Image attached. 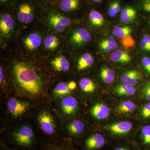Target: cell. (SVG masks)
Here are the masks:
<instances>
[{
	"label": "cell",
	"mask_w": 150,
	"mask_h": 150,
	"mask_svg": "<svg viewBox=\"0 0 150 150\" xmlns=\"http://www.w3.org/2000/svg\"><path fill=\"white\" fill-rule=\"evenodd\" d=\"M13 72L19 86L23 90L33 95L38 94L42 89L41 78L30 65L22 62H16Z\"/></svg>",
	"instance_id": "6da1fadb"
},
{
	"label": "cell",
	"mask_w": 150,
	"mask_h": 150,
	"mask_svg": "<svg viewBox=\"0 0 150 150\" xmlns=\"http://www.w3.org/2000/svg\"><path fill=\"white\" fill-rule=\"evenodd\" d=\"M34 0H20L17 4V18L21 22L29 23L33 21L37 12Z\"/></svg>",
	"instance_id": "7a4b0ae2"
},
{
	"label": "cell",
	"mask_w": 150,
	"mask_h": 150,
	"mask_svg": "<svg viewBox=\"0 0 150 150\" xmlns=\"http://www.w3.org/2000/svg\"><path fill=\"white\" fill-rule=\"evenodd\" d=\"M47 18L50 24L58 32H63L71 22V19L69 18L53 9L48 11Z\"/></svg>",
	"instance_id": "3957f363"
},
{
	"label": "cell",
	"mask_w": 150,
	"mask_h": 150,
	"mask_svg": "<svg viewBox=\"0 0 150 150\" xmlns=\"http://www.w3.org/2000/svg\"><path fill=\"white\" fill-rule=\"evenodd\" d=\"M14 137L18 144L28 147L32 144L34 134L31 128L23 126L14 134Z\"/></svg>",
	"instance_id": "277c9868"
},
{
	"label": "cell",
	"mask_w": 150,
	"mask_h": 150,
	"mask_svg": "<svg viewBox=\"0 0 150 150\" xmlns=\"http://www.w3.org/2000/svg\"><path fill=\"white\" fill-rule=\"evenodd\" d=\"M15 27V22L12 16L8 12H3L1 14L0 31L4 37L10 35Z\"/></svg>",
	"instance_id": "5b68a950"
},
{
	"label": "cell",
	"mask_w": 150,
	"mask_h": 150,
	"mask_svg": "<svg viewBox=\"0 0 150 150\" xmlns=\"http://www.w3.org/2000/svg\"><path fill=\"white\" fill-rule=\"evenodd\" d=\"M8 109L12 115L15 118L20 117L27 111L28 107V103L11 98L8 101Z\"/></svg>",
	"instance_id": "8992f818"
},
{
	"label": "cell",
	"mask_w": 150,
	"mask_h": 150,
	"mask_svg": "<svg viewBox=\"0 0 150 150\" xmlns=\"http://www.w3.org/2000/svg\"><path fill=\"white\" fill-rule=\"evenodd\" d=\"M38 121L40 128L45 133L53 134L55 131L56 124L53 116L46 111H43L38 116Z\"/></svg>",
	"instance_id": "52a82bcc"
},
{
	"label": "cell",
	"mask_w": 150,
	"mask_h": 150,
	"mask_svg": "<svg viewBox=\"0 0 150 150\" xmlns=\"http://www.w3.org/2000/svg\"><path fill=\"white\" fill-rule=\"evenodd\" d=\"M92 35L87 30L83 28H78L75 30L71 36V41L73 45L80 46L89 42Z\"/></svg>",
	"instance_id": "ba28073f"
},
{
	"label": "cell",
	"mask_w": 150,
	"mask_h": 150,
	"mask_svg": "<svg viewBox=\"0 0 150 150\" xmlns=\"http://www.w3.org/2000/svg\"><path fill=\"white\" fill-rule=\"evenodd\" d=\"M57 11L65 13H72L79 9L81 5V0H56Z\"/></svg>",
	"instance_id": "9c48e42d"
},
{
	"label": "cell",
	"mask_w": 150,
	"mask_h": 150,
	"mask_svg": "<svg viewBox=\"0 0 150 150\" xmlns=\"http://www.w3.org/2000/svg\"><path fill=\"white\" fill-rule=\"evenodd\" d=\"M142 73L137 70H132L127 71L121 77V82L124 84L134 86L143 79Z\"/></svg>",
	"instance_id": "30bf717a"
},
{
	"label": "cell",
	"mask_w": 150,
	"mask_h": 150,
	"mask_svg": "<svg viewBox=\"0 0 150 150\" xmlns=\"http://www.w3.org/2000/svg\"><path fill=\"white\" fill-rule=\"evenodd\" d=\"M77 100L72 96L64 98L62 101L61 105L62 111L66 115L74 114L78 108Z\"/></svg>",
	"instance_id": "8fae6325"
},
{
	"label": "cell",
	"mask_w": 150,
	"mask_h": 150,
	"mask_svg": "<svg viewBox=\"0 0 150 150\" xmlns=\"http://www.w3.org/2000/svg\"><path fill=\"white\" fill-rule=\"evenodd\" d=\"M42 39L40 35L33 33L26 36L23 40L25 47L29 51H33L41 45Z\"/></svg>",
	"instance_id": "7c38bea8"
},
{
	"label": "cell",
	"mask_w": 150,
	"mask_h": 150,
	"mask_svg": "<svg viewBox=\"0 0 150 150\" xmlns=\"http://www.w3.org/2000/svg\"><path fill=\"white\" fill-rule=\"evenodd\" d=\"M105 144V140L101 134H96L86 140V146L88 150H94L102 147Z\"/></svg>",
	"instance_id": "4fadbf2b"
},
{
	"label": "cell",
	"mask_w": 150,
	"mask_h": 150,
	"mask_svg": "<svg viewBox=\"0 0 150 150\" xmlns=\"http://www.w3.org/2000/svg\"><path fill=\"white\" fill-rule=\"evenodd\" d=\"M137 16V11L132 7L127 6L121 9L120 19L123 23H131L135 21Z\"/></svg>",
	"instance_id": "5bb4252c"
},
{
	"label": "cell",
	"mask_w": 150,
	"mask_h": 150,
	"mask_svg": "<svg viewBox=\"0 0 150 150\" xmlns=\"http://www.w3.org/2000/svg\"><path fill=\"white\" fill-rule=\"evenodd\" d=\"M91 115L96 119H104L109 115V109L105 105L98 103L95 105L91 110Z\"/></svg>",
	"instance_id": "9a60e30c"
},
{
	"label": "cell",
	"mask_w": 150,
	"mask_h": 150,
	"mask_svg": "<svg viewBox=\"0 0 150 150\" xmlns=\"http://www.w3.org/2000/svg\"><path fill=\"white\" fill-rule=\"evenodd\" d=\"M133 128V124L130 121H123L115 123L109 127L110 131L114 134H124L128 133Z\"/></svg>",
	"instance_id": "2e32d148"
},
{
	"label": "cell",
	"mask_w": 150,
	"mask_h": 150,
	"mask_svg": "<svg viewBox=\"0 0 150 150\" xmlns=\"http://www.w3.org/2000/svg\"><path fill=\"white\" fill-rule=\"evenodd\" d=\"M110 58L112 62L121 64L129 63L132 59L128 52L121 49H118L113 51L111 54Z\"/></svg>",
	"instance_id": "e0dca14e"
},
{
	"label": "cell",
	"mask_w": 150,
	"mask_h": 150,
	"mask_svg": "<svg viewBox=\"0 0 150 150\" xmlns=\"http://www.w3.org/2000/svg\"><path fill=\"white\" fill-rule=\"evenodd\" d=\"M51 64L54 69L58 71H67L70 69L69 62L63 56L56 57L51 61Z\"/></svg>",
	"instance_id": "ac0fdd59"
},
{
	"label": "cell",
	"mask_w": 150,
	"mask_h": 150,
	"mask_svg": "<svg viewBox=\"0 0 150 150\" xmlns=\"http://www.w3.org/2000/svg\"><path fill=\"white\" fill-rule=\"evenodd\" d=\"M88 18L90 22L94 26L98 27H101L104 24V18L98 11L95 10L90 11L88 14Z\"/></svg>",
	"instance_id": "d6986e66"
},
{
	"label": "cell",
	"mask_w": 150,
	"mask_h": 150,
	"mask_svg": "<svg viewBox=\"0 0 150 150\" xmlns=\"http://www.w3.org/2000/svg\"><path fill=\"white\" fill-rule=\"evenodd\" d=\"M93 57L91 54L86 53L81 56L78 62L77 69L79 71L85 69L93 65Z\"/></svg>",
	"instance_id": "ffe728a7"
},
{
	"label": "cell",
	"mask_w": 150,
	"mask_h": 150,
	"mask_svg": "<svg viewBox=\"0 0 150 150\" xmlns=\"http://www.w3.org/2000/svg\"><path fill=\"white\" fill-rule=\"evenodd\" d=\"M115 93L119 96H132L135 93L136 89L134 86L126 84L118 85L114 88Z\"/></svg>",
	"instance_id": "44dd1931"
},
{
	"label": "cell",
	"mask_w": 150,
	"mask_h": 150,
	"mask_svg": "<svg viewBox=\"0 0 150 150\" xmlns=\"http://www.w3.org/2000/svg\"><path fill=\"white\" fill-rule=\"evenodd\" d=\"M115 73L113 70L107 67H103L100 71L101 79L106 83H111L115 79Z\"/></svg>",
	"instance_id": "7402d4cb"
},
{
	"label": "cell",
	"mask_w": 150,
	"mask_h": 150,
	"mask_svg": "<svg viewBox=\"0 0 150 150\" xmlns=\"http://www.w3.org/2000/svg\"><path fill=\"white\" fill-rule=\"evenodd\" d=\"M83 123L80 120H76L67 126L68 131L70 134L76 135L83 133L84 130Z\"/></svg>",
	"instance_id": "603a6c76"
},
{
	"label": "cell",
	"mask_w": 150,
	"mask_h": 150,
	"mask_svg": "<svg viewBox=\"0 0 150 150\" xmlns=\"http://www.w3.org/2000/svg\"><path fill=\"white\" fill-rule=\"evenodd\" d=\"M136 104L131 100H126L121 102L117 107V110L121 113H131L136 110Z\"/></svg>",
	"instance_id": "cb8c5ba5"
},
{
	"label": "cell",
	"mask_w": 150,
	"mask_h": 150,
	"mask_svg": "<svg viewBox=\"0 0 150 150\" xmlns=\"http://www.w3.org/2000/svg\"><path fill=\"white\" fill-rule=\"evenodd\" d=\"M80 87L84 92L93 93L95 91L96 85L93 81L88 78H84L80 81Z\"/></svg>",
	"instance_id": "d4e9b609"
},
{
	"label": "cell",
	"mask_w": 150,
	"mask_h": 150,
	"mask_svg": "<svg viewBox=\"0 0 150 150\" xmlns=\"http://www.w3.org/2000/svg\"><path fill=\"white\" fill-rule=\"evenodd\" d=\"M132 32V29L129 26H116L113 28V35L118 38H123L129 35Z\"/></svg>",
	"instance_id": "484cf974"
},
{
	"label": "cell",
	"mask_w": 150,
	"mask_h": 150,
	"mask_svg": "<svg viewBox=\"0 0 150 150\" xmlns=\"http://www.w3.org/2000/svg\"><path fill=\"white\" fill-rule=\"evenodd\" d=\"M59 41L58 38L53 35H48L43 41V45L46 49L48 50H55L59 47Z\"/></svg>",
	"instance_id": "4316f807"
},
{
	"label": "cell",
	"mask_w": 150,
	"mask_h": 150,
	"mask_svg": "<svg viewBox=\"0 0 150 150\" xmlns=\"http://www.w3.org/2000/svg\"><path fill=\"white\" fill-rule=\"evenodd\" d=\"M53 92L56 96L63 97L69 94L71 90L69 88L68 84L66 83L62 82L56 85L53 91Z\"/></svg>",
	"instance_id": "83f0119b"
},
{
	"label": "cell",
	"mask_w": 150,
	"mask_h": 150,
	"mask_svg": "<svg viewBox=\"0 0 150 150\" xmlns=\"http://www.w3.org/2000/svg\"><path fill=\"white\" fill-rule=\"evenodd\" d=\"M121 10L120 2L117 0H114L109 4L108 12L109 16L113 18L121 11Z\"/></svg>",
	"instance_id": "f1b7e54d"
},
{
	"label": "cell",
	"mask_w": 150,
	"mask_h": 150,
	"mask_svg": "<svg viewBox=\"0 0 150 150\" xmlns=\"http://www.w3.org/2000/svg\"><path fill=\"white\" fill-rule=\"evenodd\" d=\"M142 143L146 146L150 147V124H146L142 129Z\"/></svg>",
	"instance_id": "f546056e"
},
{
	"label": "cell",
	"mask_w": 150,
	"mask_h": 150,
	"mask_svg": "<svg viewBox=\"0 0 150 150\" xmlns=\"http://www.w3.org/2000/svg\"><path fill=\"white\" fill-rule=\"evenodd\" d=\"M141 93L145 100L150 101V81L146 82L143 86L141 91Z\"/></svg>",
	"instance_id": "4dcf8cb0"
},
{
	"label": "cell",
	"mask_w": 150,
	"mask_h": 150,
	"mask_svg": "<svg viewBox=\"0 0 150 150\" xmlns=\"http://www.w3.org/2000/svg\"><path fill=\"white\" fill-rule=\"evenodd\" d=\"M121 44L126 49H130L135 46V42L134 38L130 35L122 38L121 40Z\"/></svg>",
	"instance_id": "1f68e13d"
},
{
	"label": "cell",
	"mask_w": 150,
	"mask_h": 150,
	"mask_svg": "<svg viewBox=\"0 0 150 150\" xmlns=\"http://www.w3.org/2000/svg\"><path fill=\"white\" fill-rule=\"evenodd\" d=\"M142 118L145 120H150V101H148L142 106L141 110Z\"/></svg>",
	"instance_id": "d6a6232c"
},
{
	"label": "cell",
	"mask_w": 150,
	"mask_h": 150,
	"mask_svg": "<svg viewBox=\"0 0 150 150\" xmlns=\"http://www.w3.org/2000/svg\"><path fill=\"white\" fill-rule=\"evenodd\" d=\"M142 64L146 72L150 76V58L144 57L142 60Z\"/></svg>",
	"instance_id": "836d02e7"
},
{
	"label": "cell",
	"mask_w": 150,
	"mask_h": 150,
	"mask_svg": "<svg viewBox=\"0 0 150 150\" xmlns=\"http://www.w3.org/2000/svg\"><path fill=\"white\" fill-rule=\"evenodd\" d=\"M140 46H141L142 49L144 51L150 52V49L149 46H148L147 44L143 38H142L140 41Z\"/></svg>",
	"instance_id": "e575fe53"
},
{
	"label": "cell",
	"mask_w": 150,
	"mask_h": 150,
	"mask_svg": "<svg viewBox=\"0 0 150 150\" xmlns=\"http://www.w3.org/2000/svg\"><path fill=\"white\" fill-rule=\"evenodd\" d=\"M143 7L144 10L150 13V0H144L143 2Z\"/></svg>",
	"instance_id": "d590c367"
},
{
	"label": "cell",
	"mask_w": 150,
	"mask_h": 150,
	"mask_svg": "<svg viewBox=\"0 0 150 150\" xmlns=\"http://www.w3.org/2000/svg\"><path fill=\"white\" fill-rule=\"evenodd\" d=\"M68 87L70 90H74L76 88V83L74 81H71L68 84Z\"/></svg>",
	"instance_id": "8d00e7d4"
},
{
	"label": "cell",
	"mask_w": 150,
	"mask_h": 150,
	"mask_svg": "<svg viewBox=\"0 0 150 150\" xmlns=\"http://www.w3.org/2000/svg\"><path fill=\"white\" fill-rule=\"evenodd\" d=\"M143 38L146 41L150 49V35L145 34L143 36Z\"/></svg>",
	"instance_id": "74e56055"
},
{
	"label": "cell",
	"mask_w": 150,
	"mask_h": 150,
	"mask_svg": "<svg viewBox=\"0 0 150 150\" xmlns=\"http://www.w3.org/2000/svg\"><path fill=\"white\" fill-rule=\"evenodd\" d=\"M4 73L3 72V68L1 67H0V81L1 83V81H2L4 79Z\"/></svg>",
	"instance_id": "f35d334b"
},
{
	"label": "cell",
	"mask_w": 150,
	"mask_h": 150,
	"mask_svg": "<svg viewBox=\"0 0 150 150\" xmlns=\"http://www.w3.org/2000/svg\"><path fill=\"white\" fill-rule=\"evenodd\" d=\"M11 1V0H0V2H1V4H6L9 2Z\"/></svg>",
	"instance_id": "ab89813d"
},
{
	"label": "cell",
	"mask_w": 150,
	"mask_h": 150,
	"mask_svg": "<svg viewBox=\"0 0 150 150\" xmlns=\"http://www.w3.org/2000/svg\"><path fill=\"white\" fill-rule=\"evenodd\" d=\"M90 1L94 3H99L101 2L102 0H90Z\"/></svg>",
	"instance_id": "60d3db41"
},
{
	"label": "cell",
	"mask_w": 150,
	"mask_h": 150,
	"mask_svg": "<svg viewBox=\"0 0 150 150\" xmlns=\"http://www.w3.org/2000/svg\"><path fill=\"white\" fill-rule=\"evenodd\" d=\"M34 1H39L42 2L46 3V2L49 1L50 0H34Z\"/></svg>",
	"instance_id": "b9f144b4"
},
{
	"label": "cell",
	"mask_w": 150,
	"mask_h": 150,
	"mask_svg": "<svg viewBox=\"0 0 150 150\" xmlns=\"http://www.w3.org/2000/svg\"><path fill=\"white\" fill-rule=\"evenodd\" d=\"M115 150H128L125 149H122V148H118V149H116Z\"/></svg>",
	"instance_id": "7bdbcfd3"
},
{
	"label": "cell",
	"mask_w": 150,
	"mask_h": 150,
	"mask_svg": "<svg viewBox=\"0 0 150 150\" xmlns=\"http://www.w3.org/2000/svg\"><path fill=\"white\" fill-rule=\"evenodd\" d=\"M149 26L150 27V19L149 20Z\"/></svg>",
	"instance_id": "ee69618b"
},
{
	"label": "cell",
	"mask_w": 150,
	"mask_h": 150,
	"mask_svg": "<svg viewBox=\"0 0 150 150\" xmlns=\"http://www.w3.org/2000/svg\"><path fill=\"white\" fill-rule=\"evenodd\" d=\"M59 150V149H58V150Z\"/></svg>",
	"instance_id": "f6af8a7d"
}]
</instances>
